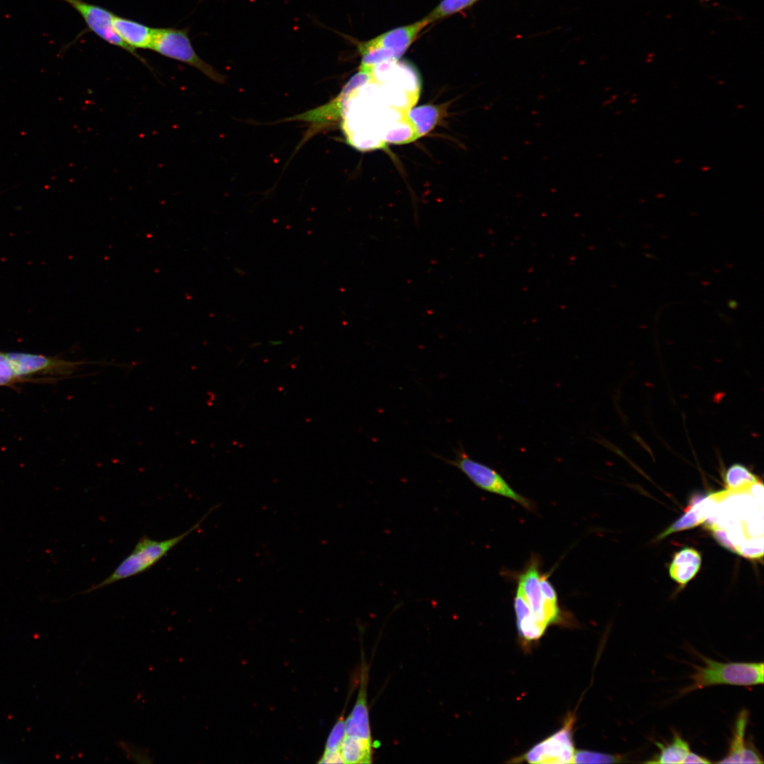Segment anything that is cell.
Returning <instances> with one entry per match:
<instances>
[{
	"mask_svg": "<svg viewBox=\"0 0 764 764\" xmlns=\"http://www.w3.org/2000/svg\"><path fill=\"white\" fill-rule=\"evenodd\" d=\"M218 507L219 505H216L210 508L197 522L180 535L165 540H155L147 536H141L132 552L121 561L109 576L82 593L88 594L97 591L149 570L187 536L198 529L203 521Z\"/></svg>",
	"mask_w": 764,
	"mask_h": 764,
	"instance_id": "1",
	"label": "cell"
},
{
	"mask_svg": "<svg viewBox=\"0 0 764 764\" xmlns=\"http://www.w3.org/2000/svg\"><path fill=\"white\" fill-rule=\"evenodd\" d=\"M703 666H694L691 683L681 689L682 695L717 685L753 686L763 683V662H719L699 654Z\"/></svg>",
	"mask_w": 764,
	"mask_h": 764,
	"instance_id": "2",
	"label": "cell"
},
{
	"mask_svg": "<svg viewBox=\"0 0 764 764\" xmlns=\"http://www.w3.org/2000/svg\"><path fill=\"white\" fill-rule=\"evenodd\" d=\"M453 451V459L446 458L437 454H434V456L443 461L447 465L459 470L477 487L512 499L526 509L533 511V504L528 499L513 490L504 478L495 470L473 459L461 444Z\"/></svg>",
	"mask_w": 764,
	"mask_h": 764,
	"instance_id": "3",
	"label": "cell"
},
{
	"mask_svg": "<svg viewBox=\"0 0 764 764\" xmlns=\"http://www.w3.org/2000/svg\"><path fill=\"white\" fill-rule=\"evenodd\" d=\"M150 50L163 57L187 64L216 83L226 82V77L223 74L202 60L196 53L187 28H155Z\"/></svg>",
	"mask_w": 764,
	"mask_h": 764,
	"instance_id": "4",
	"label": "cell"
},
{
	"mask_svg": "<svg viewBox=\"0 0 764 764\" xmlns=\"http://www.w3.org/2000/svg\"><path fill=\"white\" fill-rule=\"evenodd\" d=\"M371 80V74L359 71L358 73L351 77L341 92L330 102L282 121H301L309 123L311 127L302 141L304 143L319 131L340 121L342 112L350 92L356 88L369 83Z\"/></svg>",
	"mask_w": 764,
	"mask_h": 764,
	"instance_id": "5",
	"label": "cell"
},
{
	"mask_svg": "<svg viewBox=\"0 0 764 764\" xmlns=\"http://www.w3.org/2000/svg\"><path fill=\"white\" fill-rule=\"evenodd\" d=\"M538 560L532 557L525 570L519 575L517 589L521 592L537 624L545 632L551 624L560 623L562 617L559 606H553L543 597L540 584Z\"/></svg>",
	"mask_w": 764,
	"mask_h": 764,
	"instance_id": "6",
	"label": "cell"
},
{
	"mask_svg": "<svg viewBox=\"0 0 764 764\" xmlns=\"http://www.w3.org/2000/svg\"><path fill=\"white\" fill-rule=\"evenodd\" d=\"M574 722V717L569 714L560 729L514 759V763H573L575 753L572 739Z\"/></svg>",
	"mask_w": 764,
	"mask_h": 764,
	"instance_id": "7",
	"label": "cell"
},
{
	"mask_svg": "<svg viewBox=\"0 0 764 764\" xmlns=\"http://www.w3.org/2000/svg\"><path fill=\"white\" fill-rule=\"evenodd\" d=\"M74 8L82 17L88 29L106 42L120 47L139 59L151 69L146 59L135 50L125 44L114 30L112 20L115 14L102 6L83 0H63Z\"/></svg>",
	"mask_w": 764,
	"mask_h": 764,
	"instance_id": "8",
	"label": "cell"
},
{
	"mask_svg": "<svg viewBox=\"0 0 764 764\" xmlns=\"http://www.w3.org/2000/svg\"><path fill=\"white\" fill-rule=\"evenodd\" d=\"M430 19L425 16L422 19L402 27L387 31L369 41L358 45V50L366 48L382 47L393 52L398 60L412 45L419 33L428 25Z\"/></svg>",
	"mask_w": 764,
	"mask_h": 764,
	"instance_id": "9",
	"label": "cell"
},
{
	"mask_svg": "<svg viewBox=\"0 0 764 764\" xmlns=\"http://www.w3.org/2000/svg\"><path fill=\"white\" fill-rule=\"evenodd\" d=\"M748 712L742 710L736 717L732 738L726 756L719 763H763V758L751 741L746 739Z\"/></svg>",
	"mask_w": 764,
	"mask_h": 764,
	"instance_id": "10",
	"label": "cell"
},
{
	"mask_svg": "<svg viewBox=\"0 0 764 764\" xmlns=\"http://www.w3.org/2000/svg\"><path fill=\"white\" fill-rule=\"evenodd\" d=\"M10 360L16 377L34 374L42 370L56 369L62 374H71L78 369V366L93 362L65 361L53 360L41 355L9 353L6 354Z\"/></svg>",
	"mask_w": 764,
	"mask_h": 764,
	"instance_id": "11",
	"label": "cell"
},
{
	"mask_svg": "<svg viewBox=\"0 0 764 764\" xmlns=\"http://www.w3.org/2000/svg\"><path fill=\"white\" fill-rule=\"evenodd\" d=\"M367 671L363 667L357 701L350 714L345 720V735L371 740L367 706Z\"/></svg>",
	"mask_w": 764,
	"mask_h": 764,
	"instance_id": "12",
	"label": "cell"
},
{
	"mask_svg": "<svg viewBox=\"0 0 764 764\" xmlns=\"http://www.w3.org/2000/svg\"><path fill=\"white\" fill-rule=\"evenodd\" d=\"M112 25L122 40L132 49H151L155 28L115 14Z\"/></svg>",
	"mask_w": 764,
	"mask_h": 764,
	"instance_id": "13",
	"label": "cell"
},
{
	"mask_svg": "<svg viewBox=\"0 0 764 764\" xmlns=\"http://www.w3.org/2000/svg\"><path fill=\"white\" fill-rule=\"evenodd\" d=\"M700 553L693 548L676 552L668 568L670 577L682 587L693 579L700 569Z\"/></svg>",
	"mask_w": 764,
	"mask_h": 764,
	"instance_id": "14",
	"label": "cell"
},
{
	"mask_svg": "<svg viewBox=\"0 0 764 764\" xmlns=\"http://www.w3.org/2000/svg\"><path fill=\"white\" fill-rule=\"evenodd\" d=\"M516 625L521 639L526 642L539 639L545 631L535 621L521 592L517 589L514 598Z\"/></svg>",
	"mask_w": 764,
	"mask_h": 764,
	"instance_id": "15",
	"label": "cell"
},
{
	"mask_svg": "<svg viewBox=\"0 0 764 764\" xmlns=\"http://www.w3.org/2000/svg\"><path fill=\"white\" fill-rule=\"evenodd\" d=\"M372 747V741L345 735L339 750L344 763H371Z\"/></svg>",
	"mask_w": 764,
	"mask_h": 764,
	"instance_id": "16",
	"label": "cell"
},
{
	"mask_svg": "<svg viewBox=\"0 0 764 764\" xmlns=\"http://www.w3.org/2000/svg\"><path fill=\"white\" fill-rule=\"evenodd\" d=\"M659 753L649 763H683L690 751L689 743L676 731L670 742L663 744L655 742Z\"/></svg>",
	"mask_w": 764,
	"mask_h": 764,
	"instance_id": "17",
	"label": "cell"
},
{
	"mask_svg": "<svg viewBox=\"0 0 764 764\" xmlns=\"http://www.w3.org/2000/svg\"><path fill=\"white\" fill-rule=\"evenodd\" d=\"M758 481V478L741 464L732 465L724 475L725 485L730 491H749L751 486Z\"/></svg>",
	"mask_w": 764,
	"mask_h": 764,
	"instance_id": "18",
	"label": "cell"
},
{
	"mask_svg": "<svg viewBox=\"0 0 764 764\" xmlns=\"http://www.w3.org/2000/svg\"><path fill=\"white\" fill-rule=\"evenodd\" d=\"M407 116L415 126L418 137H420L434 128L439 117V111L433 105H424L410 110Z\"/></svg>",
	"mask_w": 764,
	"mask_h": 764,
	"instance_id": "19",
	"label": "cell"
},
{
	"mask_svg": "<svg viewBox=\"0 0 764 764\" xmlns=\"http://www.w3.org/2000/svg\"><path fill=\"white\" fill-rule=\"evenodd\" d=\"M418 138L416 129L406 114L390 125L384 134L383 141L406 144Z\"/></svg>",
	"mask_w": 764,
	"mask_h": 764,
	"instance_id": "20",
	"label": "cell"
},
{
	"mask_svg": "<svg viewBox=\"0 0 764 764\" xmlns=\"http://www.w3.org/2000/svg\"><path fill=\"white\" fill-rule=\"evenodd\" d=\"M478 0H442L427 16L432 23L461 11Z\"/></svg>",
	"mask_w": 764,
	"mask_h": 764,
	"instance_id": "21",
	"label": "cell"
},
{
	"mask_svg": "<svg viewBox=\"0 0 764 764\" xmlns=\"http://www.w3.org/2000/svg\"><path fill=\"white\" fill-rule=\"evenodd\" d=\"M622 756L590 751H575L573 763H615L623 762Z\"/></svg>",
	"mask_w": 764,
	"mask_h": 764,
	"instance_id": "22",
	"label": "cell"
},
{
	"mask_svg": "<svg viewBox=\"0 0 764 764\" xmlns=\"http://www.w3.org/2000/svg\"><path fill=\"white\" fill-rule=\"evenodd\" d=\"M118 746L124 753L125 757L134 762L139 763H151L153 762L149 751L129 743L126 741H120Z\"/></svg>",
	"mask_w": 764,
	"mask_h": 764,
	"instance_id": "23",
	"label": "cell"
},
{
	"mask_svg": "<svg viewBox=\"0 0 764 764\" xmlns=\"http://www.w3.org/2000/svg\"><path fill=\"white\" fill-rule=\"evenodd\" d=\"M345 718L342 714L332 727L325 743V751L339 749L345 736Z\"/></svg>",
	"mask_w": 764,
	"mask_h": 764,
	"instance_id": "24",
	"label": "cell"
},
{
	"mask_svg": "<svg viewBox=\"0 0 764 764\" xmlns=\"http://www.w3.org/2000/svg\"><path fill=\"white\" fill-rule=\"evenodd\" d=\"M16 378L7 354L0 353V386L9 383Z\"/></svg>",
	"mask_w": 764,
	"mask_h": 764,
	"instance_id": "25",
	"label": "cell"
},
{
	"mask_svg": "<svg viewBox=\"0 0 764 764\" xmlns=\"http://www.w3.org/2000/svg\"><path fill=\"white\" fill-rule=\"evenodd\" d=\"M318 763H344L339 749L324 751Z\"/></svg>",
	"mask_w": 764,
	"mask_h": 764,
	"instance_id": "26",
	"label": "cell"
},
{
	"mask_svg": "<svg viewBox=\"0 0 764 764\" xmlns=\"http://www.w3.org/2000/svg\"><path fill=\"white\" fill-rule=\"evenodd\" d=\"M711 761L707 758L698 755L697 753L689 752L686 758H685L683 763H710Z\"/></svg>",
	"mask_w": 764,
	"mask_h": 764,
	"instance_id": "27",
	"label": "cell"
},
{
	"mask_svg": "<svg viewBox=\"0 0 764 764\" xmlns=\"http://www.w3.org/2000/svg\"><path fill=\"white\" fill-rule=\"evenodd\" d=\"M700 1H701V2L702 3V4H704V3H707V2H709V1H710V0H700Z\"/></svg>",
	"mask_w": 764,
	"mask_h": 764,
	"instance_id": "28",
	"label": "cell"
}]
</instances>
